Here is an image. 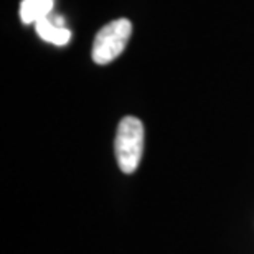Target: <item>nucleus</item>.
Listing matches in <instances>:
<instances>
[{
	"label": "nucleus",
	"mask_w": 254,
	"mask_h": 254,
	"mask_svg": "<svg viewBox=\"0 0 254 254\" xmlns=\"http://www.w3.org/2000/svg\"><path fill=\"white\" fill-rule=\"evenodd\" d=\"M116 159L124 174H134L140 164L144 150V126L134 116H126L118 126L114 142Z\"/></svg>",
	"instance_id": "obj_1"
},
{
	"label": "nucleus",
	"mask_w": 254,
	"mask_h": 254,
	"mask_svg": "<svg viewBox=\"0 0 254 254\" xmlns=\"http://www.w3.org/2000/svg\"><path fill=\"white\" fill-rule=\"evenodd\" d=\"M132 33V23L127 18H118L104 25L96 33L93 43V62L108 64L124 52Z\"/></svg>",
	"instance_id": "obj_2"
},
{
	"label": "nucleus",
	"mask_w": 254,
	"mask_h": 254,
	"mask_svg": "<svg viewBox=\"0 0 254 254\" xmlns=\"http://www.w3.org/2000/svg\"><path fill=\"white\" fill-rule=\"evenodd\" d=\"M35 30H37L40 38L48 43L57 45V47H64L71 40V32L64 27V20L62 17L55 20L50 17L40 20V22L35 23Z\"/></svg>",
	"instance_id": "obj_3"
},
{
	"label": "nucleus",
	"mask_w": 254,
	"mask_h": 254,
	"mask_svg": "<svg viewBox=\"0 0 254 254\" xmlns=\"http://www.w3.org/2000/svg\"><path fill=\"white\" fill-rule=\"evenodd\" d=\"M55 0H22L20 3V18L25 25L37 23L52 15Z\"/></svg>",
	"instance_id": "obj_4"
}]
</instances>
